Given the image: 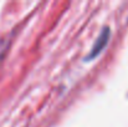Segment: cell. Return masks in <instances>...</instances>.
I'll use <instances>...</instances> for the list:
<instances>
[{"label": "cell", "instance_id": "cell-1", "mask_svg": "<svg viewBox=\"0 0 128 127\" xmlns=\"http://www.w3.org/2000/svg\"><path fill=\"white\" fill-rule=\"evenodd\" d=\"M110 36H111V30H110V28H107V26L103 28V30L101 31V34L98 35V38L96 39V41L93 44V46H92L90 54L86 56V60H91V59H94L96 56H98V55L102 52V50L107 46L108 40H110Z\"/></svg>", "mask_w": 128, "mask_h": 127}]
</instances>
